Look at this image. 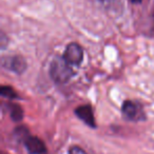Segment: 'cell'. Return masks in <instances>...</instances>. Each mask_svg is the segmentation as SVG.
<instances>
[{"label": "cell", "instance_id": "6da1fadb", "mask_svg": "<svg viewBox=\"0 0 154 154\" xmlns=\"http://www.w3.org/2000/svg\"><path fill=\"white\" fill-rule=\"evenodd\" d=\"M72 68L63 57H57L51 62L50 76L56 84H66L73 76Z\"/></svg>", "mask_w": 154, "mask_h": 154}, {"label": "cell", "instance_id": "7a4b0ae2", "mask_svg": "<svg viewBox=\"0 0 154 154\" xmlns=\"http://www.w3.org/2000/svg\"><path fill=\"white\" fill-rule=\"evenodd\" d=\"M122 112L124 117L130 122H139L145 119V112L139 103L133 100H126L122 105Z\"/></svg>", "mask_w": 154, "mask_h": 154}, {"label": "cell", "instance_id": "3957f363", "mask_svg": "<svg viewBox=\"0 0 154 154\" xmlns=\"http://www.w3.org/2000/svg\"><path fill=\"white\" fill-rule=\"evenodd\" d=\"M1 64L5 69L16 74H21L26 69V60L19 55L5 56L1 59Z\"/></svg>", "mask_w": 154, "mask_h": 154}, {"label": "cell", "instance_id": "277c9868", "mask_svg": "<svg viewBox=\"0 0 154 154\" xmlns=\"http://www.w3.org/2000/svg\"><path fill=\"white\" fill-rule=\"evenodd\" d=\"M63 58L70 64H80L84 59V50L78 43L72 42L66 45L64 50Z\"/></svg>", "mask_w": 154, "mask_h": 154}, {"label": "cell", "instance_id": "5b68a950", "mask_svg": "<svg viewBox=\"0 0 154 154\" xmlns=\"http://www.w3.org/2000/svg\"><path fill=\"white\" fill-rule=\"evenodd\" d=\"M24 145H26V149L30 154H45L47 151L45 143L36 136L26 137Z\"/></svg>", "mask_w": 154, "mask_h": 154}, {"label": "cell", "instance_id": "8992f818", "mask_svg": "<svg viewBox=\"0 0 154 154\" xmlns=\"http://www.w3.org/2000/svg\"><path fill=\"white\" fill-rule=\"evenodd\" d=\"M75 114L77 115V117L82 119L85 124H87L88 126L95 128V117L93 114L92 107L89 105H84L79 106L78 108H76L75 110Z\"/></svg>", "mask_w": 154, "mask_h": 154}, {"label": "cell", "instance_id": "52a82bcc", "mask_svg": "<svg viewBox=\"0 0 154 154\" xmlns=\"http://www.w3.org/2000/svg\"><path fill=\"white\" fill-rule=\"evenodd\" d=\"M8 109H9L11 117L14 122H20L23 118V111H22V109L18 105L9 103L8 105Z\"/></svg>", "mask_w": 154, "mask_h": 154}, {"label": "cell", "instance_id": "ba28073f", "mask_svg": "<svg viewBox=\"0 0 154 154\" xmlns=\"http://www.w3.org/2000/svg\"><path fill=\"white\" fill-rule=\"evenodd\" d=\"M94 1L109 11L117 10L120 5V0H94Z\"/></svg>", "mask_w": 154, "mask_h": 154}, {"label": "cell", "instance_id": "9c48e42d", "mask_svg": "<svg viewBox=\"0 0 154 154\" xmlns=\"http://www.w3.org/2000/svg\"><path fill=\"white\" fill-rule=\"evenodd\" d=\"M0 93L3 97L5 98H17L18 95L17 93L14 91V89L12 87H8V86H3L1 87V90H0Z\"/></svg>", "mask_w": 154, "mask_h": 154}, {"label": "cell", "instance_id": "30bf717a", "mask_svg": "<svg viewBox=\"0 0 154 154\" xmlns=\"http://www.w3.org/2000/svg\"><path fill=\"white\" fill-rule=\"evenodd\" d=\"M69 154H87V153L85 152V150L82 149V148L74 146V147L70 148V150H69Z\"/></svg>", "mask_w": 154, "mask_h": 154}, {"label": "cell", "instance_id": "8fae6325", "mask_svg": "<svg viewBox=\"0 0 154 154\" xmlns=\"http://www.w3.org/2000/svg\"><path fill=\"white\" fill-rule=\"evenodd\" d=\"M130 1L132 3H140L141 1H143V0H130Z\"/></svg>", "mask_w": 154, "mask_h": 154}, {"label": "cell", "instance_id": "7c38bea8", "mask_svg": "<svg viewBox=\"0 0 154 154\" xmlns=\"http://www.w3.org/2000/svg\"><path fill=\"white\" fill-rule=\"evenodd\" d=\"M153 16H154V14H153Z\"/></svg>", "mask_w": 154, "mask_h": 154}]
</instances>
